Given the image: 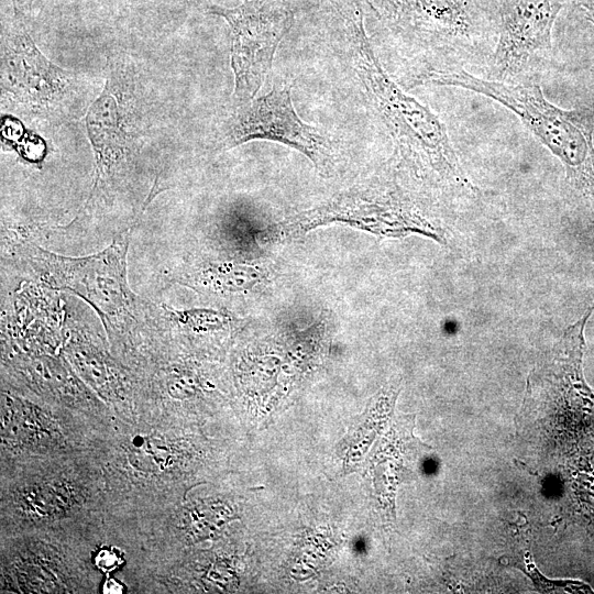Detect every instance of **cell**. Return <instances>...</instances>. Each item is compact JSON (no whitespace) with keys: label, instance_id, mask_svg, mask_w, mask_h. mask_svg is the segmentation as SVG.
<instances>
[{"label":"cell","instance_id":"obj_4","mask_svg":"<svg viewBox=\"0 0 594 594\" xmlns=\"http://www.w3.org/2000/svg\"><path fill=\"white\" fill-rule=\"evenodd\" d=\"M231 30V67L237 106L252 101L270 73L275 52L294 15L284 0H246L239 7H211Z\"/></svg>","mask_w":594,"mask_h":594},{"label":"cell","instance_id":"obj_5","mask_svg":"<svg viewBox=\"0 0 594 594\" xmlns=\"http://www.w3.org/2000/svg\"><path fill=\"white\" fill-rule=\"evenodd\" d=\"M1 91L2 99L23 112L58 117L75 101L76 78L53 64L19 23L2 36Z\"/></svg>","mask_w":594,"mask_h":594},{"label":"cell","instance_id":"obj_10","mask_svg":"<svg viewBox=\"0 0 594 594\" xmlns=\"http://www.w3.org/2000/svg\"><path fill=\"white\" fill-rule=\"evenodd\" d=\"M424 16L439 32L465 36L472 21L463 0H415Z\"/></svg>","mask_w":594,"mask_h":594},{"label":"cell","instance_id":"obj_3","mask_svg":"<svg viewBox=\"0 0 594 594\" xmlns=\"http://www.w3.org/2000/svg\"><path fill=\"white\" fill-rule=\"evenodd\" d=\"M329 223L348 224L380 237L417 233L446 243L440 229L400 200L358 189L338 194L316 208L278 222L270 235L274 240H286Z\"/></svg>","mask_w":594,"mask_h":594},{"label":"cell","instance_id":"obj_9","mask_svg":"<svg viewBox=\"0 0 594 594\" xmlns=\"http://www.w3.org/2000/svg\"><path fill=\"white\" fill-rule=\"evenodd\" d=\"M198 278L204 286L216 292L239 293L264 284L267 273L254 265L221 263L205 267Z\"/></svg>","mask_w":594,"mask_h":594},{"label":"cell","instance_id":"obj_8","mask_svg":"<svg viewBox=\"0 0 594 594\" xmlns=\"http://www.w3.org/2000/svg\"><path fill=\"white\" fill-rule=\"evenodd\" d=\"M128 84L119 74L109 73L101 95L87 110V135L94 150L96 178L90 197L109 185L128 165L132 155L134 136L130 133L124 110ZM89 197V198H90Z\"/></svg>","mask_w":594,"mask_h":594},{"label":"cell","instance_id":"obj_6","mask_svg":"<svg viewBox=\"0 0 594 594\" xmlns=\"http://www.w3.org/2000/svg\"><path fill=\"white\" fill-rule=\"evenodd\" d=\"M254 140L274 141L299 151L321 174L330 173L333 166L330 142L300 119L287 87L274 88L238 106L227 122L221 147L228 150Z\"/></svg>","mask_w":594,"mask_h":594},{"label":"cell","instance_id":"obj_12","mask_svg":"<svg viewBox=\"0 0 594 594\" xmlns=\"http://www.w3.org/2000/svg\"><path fill=\"white\" fill-rule=\"evenodd\" d=\"M576 3L584 15L594 23V0H576Z\"/></svg>","mask_w":594,"mask_h":594},{"label":"cell","instance_id":"obj_1","mask_svg":"<svg viewBox=\"0 0 594 594\" xmlns=\"http://www.w3.org/2000/svg\"><path fill=\"white\" fill-rule=\"evenodd\" d=\"M351 52L366 97L402 158L421 176L473 189L460 166L446 125L429 108L404 92L383 69L361 18L353 23Z\"/></svg>","mask_w":594,"mask_h":594},{"label":"cell","instance_id":"obj_11","mask_svg":"<svg viewBox=\"0 0 594 594\" xmlns=\"http://www.w3.org/2000/svg\"><path fill=\"white\" fill-rule=\"evenodd\" d=\"M118 558L114 556L111 551H101L99 556L97 557V564L102 570H111L113 569L118 563Z\"/></svg>","mask_w":594,"mask_h":594},{"label":"cell","instance_id":"obj_2","mask_svg":"<svg viewBox=\"0 0 594 594\" xmlns=\"http://www.w3.org/2000/svg\"><path fill=\"white\" fill-rule=\"evenodd\" d=\"M418 81L466 89L510 110L562 163L571 187L594 201V128L585 112L557 107L537 84L480 78L465 69H429Z\"/></svg>","mask_w":594,"mask_h":594},{"label":"cell","instance_id":"obj_7","mask_svg":"<svg viewBox=\"0 0 594 594\" xmlns=\"http://www.w3.org/2000/svg\"><path fill=\"white\" fill-rule=\"evenodd\" d=\"M563 0H514L502 14L492 54V79L507 81L552 48V29Z\"/></svg>","mask_w":594,"mask_h":594}]
</instances>
